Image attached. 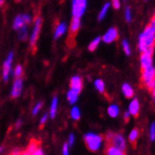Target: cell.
I'll return each mask as SVG.
<instances>
[{
  "label": "cell",
  "mask_w": 155,
  "mask_h": 155,
  "mask_svg": "<svg viewBox=\"0 0 155 155\" xmlns=\"http://www.w3.org/2000/svg\"><path fill=\"white\" fill-rule=\"evenodd\" d=\"M155 36L150 27L148 25L138 37V50L144 53L150 48H154Z\"/></svg>",
  "instance_id": "6da1fadb"
},
{
  "label": "cell",
  "mask_w": 155,
  "mask_h": 155,
  "mask_svg": "<svg viewBox=\"0 0 155 155\" xmlns=\"http://www.w3.org/2000/svg\"><path fill=\"white\" fill-rule=\"evenodd\" d=\"M84 140L86 142L87 149L90 151H97L102 145L103 137L101 135L93 133H87L84 136Z\"/></svg>",
  "instance_id": "7a4b0ae2"
},
{
  "label": "cell",
  "mask_w": 155,
  "mask_h": 155,
  "mask_svg": "<svg viewBox=\"0 0 155 155\" xmlns=\"http://www.w3.org/2000/svg\"><path fill=\"white\" fill-rule=\"evenodd\" d=\"M87 7V0H72L71 14L72 17L81 18L84 15Z\"/></svg>",
  "instance_id": "3957f363"
},
{
  "label": "cell",
  "mask_w": 155,
  "mask_h": 155,
  "mask_svg": "<svg viewBox=\"0 0 155 155\" xmlns=\"http://www.w3.org/2000/svg\"><path fill=\"white\" fill-rule=\"evenodd\" d=\"M13 52H11L8 54V57L3 64V71H2V76H3V80L4 81H8L10 75L13 74V71L12 70V60H13Z\"/></svg>",
  "instance_id": "277c9868"
},
{
  "label": "cell",
  "mask_w": 155,
  "mask_h": 155,
  "mask_svg": "<svg viewBox=\"0 0 155 155\" xmlns=\"http://www.w3.org/2000/svg\"><path fill=\"white\" fill-rule=\"evenodd\" d=\"M153 51H154V48H150V49H149V50H147L146 52L141 54L140 64H141L142 70L152 66V63H153V60H152Z\"/></svg>",
  "instance_id": "5b68a950"
},
{
  "label": "cell",
  "mask_w": 155,
  "mask_h": 155,
  "mask_svg": "<svg viewBox=\"0 0 155 155\" xmlns=\"http://www.w3.org/2000/svg\"><path fill=\"white\" fill-rule=\"evenodd\" d=\"M108 144L110 146H113V147L120 150L122 151L125 150V148H126V144H125V140L123 138V136L121 134H114L112 135V137L109 139L108 141Z\"/></svg>",
  "instance_id": "8992f818"
},
{
  "label": "cell",
  "mask_w": 155,
  "mask_h": 155,
  "mask_svg": "<svg viewBox=\"0 0 155 155\" xmlns=\"http://www.w3.org/2000/svg\"><path fill=\"white\" fill-rule=\"evenodd\" d=\"M41 25H42V19L41 17L37 18L35 21V25H34V28L31 34V37H30V45L31 46H34L35 43L37 42L38 39H39V36L41 33Z\"/></svg>",
  "instance_id": "52a82bcc"
},
{
  "label": "cell",
  "mask_w": 155,
  "mask_h": 155,
  "mask_svg": "<svg viewBox=\"0 0 155 155\" xmlns=\"http://www.w3.org/2000/svg\"><path fill=\"white\" fill-rule=\"evenodd\" d=\"M155 79V67L152 65L149 68H146L142 70V75H141V80L144 86L149 84L150 81Z\"/></svg>",
  "instance_id": "ba28073f"
},
{
  "label": "cell",
  "mask_w": 155,
  "mask_h": 155,
  "mask_svg": "<svg viewBox=\"0 0 155 155\" xmlns=\"http://www.w3.org/2000/svg\"><path fill=\"white\" fill-rule=\"evenodd\" d=\"M118 38V31L115 27H110L103 36V41L104 43H112Z\"/></svg>",
  "instance_id": "9c48e42d"
},
{
  "label": "cell",
  "mask_w": 155,
  "mask_h": 155,
  "mask_svg": "<svg viewBox=\"0 0 155 155\" xmlns=\"http://www.w3.org/2000/svg\"><path fill=\"white\" fill-rule=\"evenodd\" d=\"M23 91V79L22 78H16L14 83L12 85V98H18Z\"/></svg>",
  "instance_id": "30bf717a"
},
{
  "label": "cell",
  "mask_w": 155,
  "mask_h": 155,
  "mask_svg": "<svg viewBox=\"0 0 155 155\" xmlns=\"http://www.w3.org/2000/svg\"><path fill=\"white\" fill-rule=\"evenodd\" d=\"M82 87H83V82H82V78L80 76L75 75L71 79V89L76 91L77 93L80 94Z\"/></svg>",
  "instance_id": "8fae6325"
},
{
  "label": "cell",
  "mask_w": 155,
  "mask_h": 155,
  "mask_svg": "<svg viewBox=\"0 0 155 155\" xmlns=\"http://www.w3.org/2000/svg\"><path fill=\"white\" fill-rule=\"evenodd\" d=\"M139 109H140V104H139L138 100L134 99L129 105V113L134 117H137L139 114Z\"/></svg>",
  "instance_id": "7c38bea8"
},
{
  "label": "cell",
  "mask_w": 155,
  "mask_h": 155,
  "mask_svg": "<svg viewBox=\"0 0 155 155\" xmlns=\"http://www.w3.org/2000/svg\"><path fill=\"white\" fill-rule=\"evenodd\" d=\"M67 29H68V25H67V24H66L65 22L60 23V24L58 25L56 31H54V38L56 39V40L59 39V38L61 37V36H63V35H64V34L66 33Z\"/></svg>",
  "instance_id": "4fadbf2b"
},
{
  "label": "cell",
  "mask_w": 155,
  "mask_h": 155,
  "mask_svg": "<svg viewBox=\"0 0 155 155\" xmlns=\"http://www.w3.org/2000/svg\"><path fill=\"white\" fill-rule=\"evenodd\" d=\"M121 90H122L123 95H124L127 99H131V98H133L134 92L133 87H132L129 84H127V83L123 84L122 87H121Z\"/></svg>",
  "instance_id": "5bb4252c"
},
{
  "label": "cell",
  "mask_w": 155,
  "mask_h": 155,
  "mask_svg": "<svg viewBox=\"0 0 155 155\" xmlns=\"http://www.w3.org/2000/svg\"><path fill=\"white\" fill-rule=\"evenodd\" d=\"M81 27V21L79 17H72V20L71 23V32L74 34L76 33Z\"/></svg>",
  "instance_id": "9a60e30c"
},
{
  "label": "cell",
  "mask_w": 155,
  "mask_h": 155,
  "mask_svg": "<svg viewBox=\"0 0 155 155\" xmlns=\"http://www.w3.org/2000/svg\"><path fill=\"white\" fill-rule=\"evenodd\" d=\"M58 97H54L51 102V107H50V117L52 118L56 117L57 110H58Z\"/></svg>",
  "instance_id": "2e32d148"
},
{
  "label": "cell",
  "mask_w": 155,
  "mask_h": 155,
  "mask_svg": "<svg viewBox=\"0 0 155 155\" xmlns=\"http://www.w3.org/2000/svg\"><path fill=\"white\" fill-rule=\"evenodd\" d=\"M78 96H79V93H77L76 91L72 90V89H70L67 93V99L71 104H74L77 102Z\"/></svg>",
  "instance_id": "e0dca14e"
},
{
  "label": "cell",
  "mask_w": 155,
  "mask_h": 155,
  "mask_svg": "<svg viewBox=\"0 0 155 155\" xmlns=\"http://www.w3.org/2000/svg\"><path fill=\"white\" fill-rule=\"evenodd\" d=\"M106 155H125V154L124 151L113 147V146L108 145L106 149Z\"/></svg>",
  "instance_id": "ac0fdd59"
},
{
  "label": "cell",
  "mask_w": 155,
  "mask_h": 155,
  "mask_svg": "<svg viewBox=\"0 0 155 155\" xmlns=\"http://www.w3.org/2000/svg\"><path fill=\"white\" fill-rule=\"evenodd\" d=\"M24 25H25V23H24L22 15L16 16L15 19H14V22H13V28H14V30H17L18 31Z\"/></svg>",
  "instance_id": "d6986e66"
},
{
  "label": "cell",
  "mask_w": 155,
  "mask_h": 155,
  "mask_svg": "<svg viewBox=\"0 0 155 155\" xmlns=\"http://www.w3.org/2000/svg\"><path fill=\"white\" fill-rule=\"evenodd\" d=\"M107 113L111 117H117L118 116V114H120V108H118V106L116 104H112L108 107Z\"/></svg>",
  "instance_id": "ffe728a7"
},
{
  "label": "cell",
  "mask_w": 155,
  "mask_h": 155,
  "mask_svg": "<svg viewBox=\"0 0 155 155\" xmlns=\"http://www.w3.org/2000/svg\"><path fill=\"white\" fill-rule=\"evenodd\" d=\"M109 8H110V3H105L103 6L101 12H100V13L98 15V20L99 21H103L104 19L106 14H107V12H108V11H109Z\"/></svg>",
  "instance_id": "44dd1931"
},
{
  "label": "cell",
  "mask_w": 155,
  "mask_h": 155,
  "mask_svg": "<svg viewBox=\"0 0 155 155\" xmlns=\"http://www.w3.org/2000/svg\"><path fill=\"white\" fill-rule=\"evenodd\" d=\"M138 136H139V130L137 128H134L129 135V140L132 144H134V147H135V143L138 138Z\"/></svg>",
  "instance_id": "7402d4cb"
},
{
  "label": "cell",
  "mask_w": 155,
  "mask_h": 155,
  "mask_svg": "<svg viewBox=\"0 0 155 155\" xmlns=\"http://www.w3.org/2000/svg\"><path fill=\"white\" fill-rule=\"evenodd\" d=\"M101 41H102V38L101 37L95 38L92 41L89 43V45H88V50L90 52H94L97 49V47L99 46V44H100V42H101Z\"/></svg>",
  "instance_id": "603a6c76"
},
{
  "label": "cell",
  "mask_w": 155,
  "mask_h": 155,
  "mask_svg": "<svg viewBox=\"0 0 155 155\" xmlns=\"http://www.w3.org/2000/svg\"><path fill=\"white\" fill-rule=\"evenodd\" d=\"M19 33H18V36H19V39L21 41H25L26 38H27V35H28V30H27V25H25L23 27L18 30Z\"/></svg>",
  "instance_id": "cb8c5ba5"
},
{
  "label": "cell",
  "mask_w": 155,
  "mask_h": 155,
  "mask_svg": "<svg viewBox=\"0 0 155 155\" xmlns=\"http://www.w3.org/2000/svg\"><path fill=\"white\" fill-rule=\"evenodd\" d=\"M94 87L95 88L99 91V92L103 93L104 91V88H105V85H104V82L102 80V79H96L94 81Z\"/></svg>",
  "instance_id": "d4e9b609"
},
{
  "label": "cell",
  "mask_w": 155,
  "mask_h": 155,
  "mask_svg": "<svg viewBox=\"0 0 155 155\" xmlns=\"http://www.w3.org/2000/svg\"><path fill=\"white\" fill-rule=\"evenodd\" d=\"M80 117H81V113H80L79 108L77 106H74L71 110V117L74 120H78Z\"/></svg>",
  "instance_id": "484cf974"
},
{
  "label": "cell",
  "mask_w": 155,
  "mask_h": 155,
  "mask_svg": "<svg viewBox=\"0 0 155 155\" xmlns=\"http://www.w3.org/2000/svg\"><path fill=\"white\" fill-rule=\"evenodd\" d=\"M121 46H122V49H123L125 54H127V56H130V54H131V47H130V44H129L128 41L123 40L122 43H121Z\"/></svg>",
  "instance_id": "4316f807"
},
{
  "label": "cell",
  "mask_w": 155,
  "mask_h": 155,
  "mask_svg": "<svg viewBox=\"0 0 155 155\" xmlns=\"http://www.w3.org/2000/svg\"><path fill=\"white\" fill-rule=\"evenodd\" d=\"M39 147H38V143L36 142V141H31L30 143H29V145H28V148H27V152L28 153H30V154H32L36 150H37Z\"/></svg>",
  "instance_id": "83f0119b"
},
{
  "label": "cell",
  "mask_w": 155,
  "mask_h": 155,
  "mask_svg": "<svg viewBox=\"0 0 155 155\" xmlns=\"http://www.w3.org/2000/svg\"><path fill=\"white\" fill-rule=\"evenodd\" d=\"M124 14H125V20L130 23L132 21V18H133V14H132V10L130 7H126L125 8V12H124Z\"/></svg>",
  "instance_id": "f1b7e54d"
},
{
  "label": "cell",
  "mask_w": 155,
  "mask_h": 155,
  "mask_svg": "<svg viewBox=\"0 0 155 155\" xmlns=\"http://www.w3.org/2000/svg\"><path fill=\"white\" fill-rule=\"evenodd\" d=\"M22 74H23V68H22L21 65H18V66L15 68V70H14V71H13L12 75H13L15 78H20V76L22 75Z\"/></svg>",
  "instance_id": "f546056e"
},
{
  "label": "cell",
  "mask_w": 155,
  "mask_h": 155,
  "mask_svg": "<svg viewBox=\"0 0 155 155\" xmlns=\"http://www.w3.org/2000/svg\"><path fill=\"white\" fill-rule=\"evenodd\" d=\"M41 107H42V103L41 102H40V103H38L37 104L35 105V107L33 108V111H32V115L33 116H36L37 115L39 112H40V110L41 109Z\"/></svg>",
  "instance_id": "4dcf8cb0"
},
{
  "label": "cell",
  "mask_w": 155,
  "mask_h": 155,
  "mask_svg": "<svg viewBox=\"0 0 155 155\" xmlns=\"http://www.w3.org/2000/svg\"><path fill=\"white\" fill-rule=\"evenodd\" d=\"M74 141H75V136L74 134H71L69 135V138H68V145H69V147H71L72 145L74 144Z\"/></svg>",
  "instance_id": "1f68e13d"
},
{
  "label": "cell",
  "mask_w": 155,
  "mask_h": 155,
  "mask_svg": "<svg viewBox=\"0 0 155 155\" xmlns=\"http://www.w3.org/2000/svg\"><path fill=\"white\" fill-rule=\"evenodd\" d=\"M22 17H23V20H24L25 25H27L28 24H30V22H31V17H30L29 15H27V14H23Z\"/></svg>",
  "instance_id": "d6a6232c"
},
{
  "label": "cell",
  "mask_w": 155,
  "mask_h": 155,
  "mask_svg": "<svg viewBox=\"0 0 155 155\" xmlns=\"http://www.w3.org/2000/svg\"><path fill=\"white\" fill-rule=\"evenodd\" d=\"M150 139L155 140V122L152 123L151 128H150Z\"/></svg>",
  "instance_id": "836d02e7"
},
{
  "label": "cell",
  "mask_w": 155,
  "mask_h": 155,
  "mask_svg": "<svg viewBox=\"0 0 155 155\" xmlns=\"http://www.w3.org/2000/svg\"><path fill=\"white\" fill-rule=\"evenodd\" d=\"M149 26L151 28V30H152V32H153V34L155 36V16H153V18L150 20V23Z\"/></svg>",
  "instance_id": "e575fe53"
},
{
  "label": "cell",
  "mask_w": 155,
  "mask_h": 155,
  "mask_svg": "<svg viewBox=\"0 0 155 155\" xmlns=\"http://www.w3.org/2000/svg\"><path fill=\"white\" fill-rule=\"evenodd\" d=\"M62 153H63V155H69V145H68V143H65L64 145H63Z\"/></svg>",
  "instance_id": "d590c367"
},
{
  "label": "cell",
  "mask_w": 155,
  "mask_h": 155,
  "mask_svg": "<svg viewBox=\"0 0 155 155\" xmlns=\"http://www.w3.org/2000/svg\"><path fill=\"white\" fill-rule=\"evenodd\" d=\"M112 6L114 8L117 10L120 7V0H112Z\"/></svg>",
  "instance_id": "8d00e7d4"
},
{
  "label": "cell",
  "mask_w": 155,
  "mask_h": 155,
  "mask_svg": "<svg viewBox=\"0 0 155 155\" xmlns=\"http://www.w3.org/2000/svg\"><path fill=\"white\" fill-rule=\"evenodd\" d=\"M47 118H48V115H47V114H44V115L42 116V117L41 118L40 125H41V126H43L45 123H46V121H47Z\"/></svg>",
  "instance_id": "74e56055"
},
{
  "label": "cell",
  "mask_w": 155,
  "mask_h": 155,
  "mask_svg": "<svg viewBox=\"0 0 155 155\" xmlns=\"http://www.w3.org/2000/svg\"><path fill=\"white\" fill-rule=\"evenodd\" d=\"M146 87H147L148 89H150V90H151L154 87H155V79H153L152 81H150L149 84H147L145 86Z\"/></svg>",
  "instance_id": "f35d334b"
},
{
  "label": "cell",
  "mask_w": 155,
  "mask_h": 155,
  "mask_svg": "<svg viewBox=\"0 0 155 155\" xmlns=\"http://www.w3.org/2000/svg\"><path fill=\"white\" fill-rule=\"evenodd\" d=\"M31 155H44V153H43V151H42V150L41 148H38Z\"/></svg>",
  "instance_id": "ab89813d"
},
{
  "label": "cell",
  "mask_w": 155,
  "mask_h": 155,
  "mask_svg": "<svg viewBox=\"0 0 155 155\" xmlns=\"http://www.w3.org/2000/svg\"><path fill=\"white\" fill-rule=\"evenodd\" d=\"M130 116H131V114L129 113V111H127V112H125V113H124V120H125V121H126V122H128V121H129Z\"/></svg>",
  "instance_id": "60d3db41"
},
{
  "label": "cell",
  "mask_w": 155,
  "mask_h": 155,
  "mask_svg": "<svg viewBox=\"0 0 155 155\" xmlns=\"http://www.w3.org/2000/svg\"><path fill=\"white\" fill-rule=\"evenodd\" d=\"M151 91V95H152V99H153V101L155 102V87L150 90Z\"/></svg>",
  "instance_id": "b9f144b4"
},
{
  "label": "cell",
  "mask_w": 155,
  "mask_h": 155,
  "mask_svg": "<svg viewBox=\"0 0 155 155\" xmlns=\"http://www.w3.org/2000/svg\"><path fill=\"white\" fill-rule=\"evenodd\" d=\"M21 124H22V121L21 120H18L16 122V128H19V127L21 126Z\"/></svg>",
  "instance_id": "7bdbcfd3"
},
{
  "label": "cell",
  "mask_w": 155,
  "mask_h": 155,
  "mask_svg": "<svg viewBox=\"0 0 155 155\" xmlns=\"http://www.w3.org/2000/svg\"><path fill=\"white\" fill-rule=\"evenodd\" d=\"M21 155H31V154H30V153H28L27 151H24V152H22V153H21Z\"/></svg>",
  "instance_id": "ee69618b"
},
{
  "label": "cell",
  "mask_w": 155,
  "mask_h": 155,
  "mask_svg": "<svg viewBox=\"0 0 155 155\" xmlns=\"http://www.w3.org/2000/svg\"><path fill=\"white\" fill-rule=\"evenodd\" d=\"M12 155H21V153L19 151H14Z\"/></svg>",
  "instance_id": "f6af8a7d"
},
{
  "label": "cell",
  "mask_w": 155,
  "mask_h": 155,
  "mask_svg": "<svg viewBox=\"0 0 155 155\" xmlns=\"http://www.w3.org/2000/svg\"><path fill=\"white\" fill-rule=\"evenodd\" d=\"M4 2H5V0H0V7H1L4 4Z\"/></svg>",
  "instance_id": "bcb514c9"
},
{
  "label": "cell",
  "mask_w": 155,
  "mask_h": 155,
  "mask_svg": "<svg viewBox=\"0 0 155 155\" xmlns=\"http://www.w3.org/2000/svg\"><path fill=\"white\" fill-rule=\"evenodd\" d=\"M3 150H4V148H3V147H0V153H1Z\"/></svg>",
  "instance_id": "7dc6e473"
},
{
  "label": "cell",
  "mask_w": 155,
  "mask_h": 155,
  "mask_svg": "<svg viewBox=\"0 0 155 155\" xmlns=\"http://www.w3.org/2000/svg\"><path fill=\"white\" fill-rule=\"evenodd\" d=\"M15 1H16V2H20V1H21V0H15Z\"/></svg>",
  "instance_id": "c3c4849f"
},
{
  "label": "cell",
  "mask_w": 155,
  "mask_h": 155,
  "mask_svg": "<svg viewBox=\"0 0 155 155\" xmlns=\"http://www.w3.org/2000/svg\"><path fill=\"white\" fill-rule=\"evenodd\" d=\"M154 16H155V14H154Z\"/></svg>",
  "instance_id": "681fc988"
}]
</instances>
